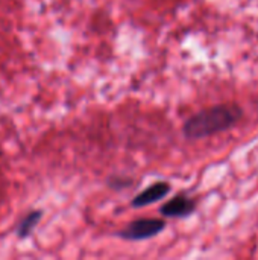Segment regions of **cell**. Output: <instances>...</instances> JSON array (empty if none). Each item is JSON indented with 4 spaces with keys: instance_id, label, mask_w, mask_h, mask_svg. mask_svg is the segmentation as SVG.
Returning a JSON list of instances; mask_svg holds the SVG:
<instances>
[{
    "instance_id": "obj_4",
    "label": "cell",
    "mask_w": 258,
    "mask_h": 260,
    "mask_svg": "<svg viewBox=\"0 0 258 260\" xmlns=\"http://www.w3.org/2000/svg\"><path fill=\"white\" fill-rule=\"evenodd\" d=\"M169 192H170V184L169 183H164V181L155 183V184L149 186L148 189H144L141 193H138L132 200V207L140 209V207L151 206V204L163 200L166 195H169Z\"/></svg>"
},
{
    "instance_id": "obj_2",
    "label": "cell",
    "mask_w": 258,
    "mask_h": 260,
    "mask_svg": "<svg viewBox=\"0 0 258 260\" xmlns=\"http://www.w3.org/2000/svg\"><path fill=\"white\" fill-rule=\"evenodd\" d=\"M166 229V222L161 219H137L126 229L117 233L125 241H144L160 235Z\"/></svg>"
},
{
    "instance_id": "obj_3",
    "label": "cell",
    "mask_w": 258,
    "mask_h": 260,
    "mask_svg": "<svg viewBox=\"0 0 258 260\" xmlns=\"http://www.w3.org/2000/svg\"><path fill=\"white\" fill-rule=\"evenodd\" d=\"M196 209V203L184 195H178L173 200L161 206L160 213L167 218H186L190 216Z\"/></svg>"
},
{
    "instance_id": "obj_5",
    "label": "cell",
    "mask_w": 258,
    "mask_h": 260,
    "mask_svg": "<svg viewBox=\"0 0 258 260\" xmlns=\"http://www.w3.org/2000/svg\"><path fill=\"white\" fill-rule=\"evenodd\" d=\"M41 216H43V212H41V210H32L30 213H27V215L21 219V222L18 224V227H17V236H18L20 239L27 238V236L32 233V230L36 227V224L40 222Z\"/></svg>"
},
{
    "instance_id": "obj_1",
    "label": "cell",
    "mask_w": 258,
    "mask_h": 260,
    "mask_svg": "<svg viewBox=\"0 0 258 260\" xmlns=\"http://www.w3.org/2000/svg\"><path fill=\"white\" fill-rule=\"evenodd\" d=\"M242 117V110L237 105H217L199 111L184 125L187 139H204L233 128Z\"/></svg>"
}]
</instances>
